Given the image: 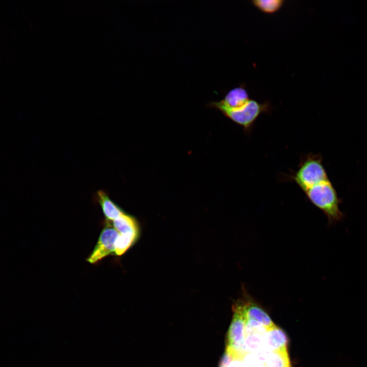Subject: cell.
Instances as JSON below:
<instances>
[{
  "instance_id": "obj_1",
  "label": "cell",
  "mask_w": 367,
  "mask_h": 367,
  "mask_svg": "<svg viewBox=\"0 0 367 367\" xmlns=\"http://www.w3.org/2000/svg\"><path fill=\"white\" fill-rule=\"evenodd\" d=\"M292 179L309 200L325 214L329 224L343 218L339 207L340 200L329 179L320 155L309 153L303 158Z\"/></svg>"
},
{
  "instance_id": "obj_2",
  "label": "cell",
  "mask_w": 367,
  "mask_h": 367,
  "mask_svg": "<svg viewBox=\"0 0 367 367\" xmlns=\"http://www.w3.org/2000/svg\"><path fill=\"white\" fill-rule=\"evenodd\" d=\"M270 107L268 102L261 103L254 99H250L240 108L224 110L221 112L232 121L242 126L246 132H249L257 118L261 113L268 112Z\"/></svg>"
},
{
  "instance_id": "obj_3",
  "label": "cell",
  "mask_w": 367,
  "mask_h": 367,
  "mask_svg": "<svg viewBox=\"0 0 367 367\" xmlns=\"http://www.w3.org/2000/svg\"><path fill=\"white\" fill-rule=\"evenodd\" d=\"M233 316L227 337V346L241 353L246 337V319L240 300L233 306Z\"/></svg>"
},
{
  "instance_id": "obj_4",
  "label": "cell",
  "mask_w": 367,
  "mask_h": 367,
  "mask_svg": "<svg viewBox=\"0 0 367 367\" xmlns=\"http://www.w3.org/2000/svg\"><path fill=\"white\" fill-rule=\"evenodd\" d=\"M119 233L110 222L106 220V225L101 231L98 241L87 261L95 264L106 256L114 253L115 243Z\"/></svg>"
},
{
  "instance_id": "obj_5",
  "label": "cell",
  "mask_w": 367,
  "mask_h": 367,
  "mask_svg": "<svg viewBox=\"0 0 367 367\" xmlns=\"http://www.w3.org/2000/svg\"><path fill=\"white\" fill-rule=\"evenodd\" d=\"M250 99L249 93L244 86H240L229 90L220 101H212L209 106L220 111L241 107Z\"/></svg>"
},
{
  "instance_id": "obj_6",
  "label": "cell",
  "mask_w": 367,
  "mask_h": 367,
  "mask_svg": "<svg viewBox=\"0 0 367 367\" xmlns=\"http://www.w3.org/2000/svg\"><path fill=\"white\" fill-rule=\"evenodd\" d=\"M288 342L285 333L276 326L268 330L265 333L263 351L271 352L287 349Z\"/></svg>"
},
{
  "instance_id": "obj_7",
  "label": "cell",
  "mask_w": 367,
  "mask_h": 367,
  "mask_svg": "<svg viewBox=\"0 0 367 367\" xmlns=\"http://www.w3.org/2000/svg\"><path fill=\"white\" fill-rule=\"evenodd\" d=\"M96 200L100 205L106 218V220L112 221L124 212L110 198L108 194L103 190H98L96 193Z\"/></svg>"
},
{
  "instance_id": "obj_8",
  "label": "cell",
  "mask_w": 367,
  "mask_h": 367,
  "mask_svg": "<svg viewBox=\"0 0 367 367\" xmlns=\"http://www.w3.org/2000/svg\"><path fill=\"white\" fill-rule=\"evenodd\" d=\"M109 222L120 234L139 233L137 221L134 217L125 212L115 220Z\"/></svg>"
},
{
  "instance_id": "obj_9",
  "label": "cell",
  "mask_w": 367,
  "mask_h": 367,
  "mask_svg": "<svg viewBox=\"0 0 367 367\" xmlns=\"http://www.w3.org/2000/svg\"><path fill=\"white\" fill-rule=\"evenodd\" d=\"M265 362L267 367H291L287 349L268 352Z\"/></svg>"
},
{
  "instance_id": "obj_10",
  "label": "cell",
  "mask_w": 367,
  "mask_h": 367,
  "mask_svg": "<svg viewBox=\"0 0 367 367\" xmlns=\"http://www.w3.org/2000/svg\"><path fill=\"white\" fill-rule=\"evenodd\" d=\"M264 334L257 333L246 335L245 338L241 353H253L264 351Z\"/></svg>"
},
{
  "instance_id": "obj_11",
  "label": "cell",
  "mask_w": 367,
  "mask_h": 367,
  "mask_svg": "<svg viewBox=\"0 0 367 367\" xmlns=\"http://www.w3.org/2000/svg\"><path fill=\"white\" fill-rule=\"evenodd\" d=\"M139 233L119 234L115 243L114 254L120 256L123 254L135 243Z\"/></svg>"
},
{
  "instance_id": "obj_12",
  "label": "cell",
  "mask_w": 367,
  "mask_h": 367,
  "mask_svg": "<svg viewBox=\"0 0 367 367\" xmlns=\"http://www.w3.org/2000/svg\"><path fill=\"white\" fill-rule=\"evenodd\" d=\"M252 4L260 11L272 14L278 11L284 3L283 0H254Z\"/></svg>"
},
{
  "instance_id": "obj_13",
  "label": "cell",
  "mask_w": 367,
  "mask_h": 367,
  "mask_svg": "<svg viewBox=\"0 0 367 367\" xmlns=\"http://www.w3.org/2000/svg\"><path fill=\"white\" fill-rule=\"evenodd\" d=\"M267 331V328L259 322L254 320H246V335L257 333L264 334Z\"/></svg>"
},
{
  "instance_id": "obj_14",
  "label": "cell",
  "mask_w": 367,
  "mask_h": 367,
  "mask_svg": "<svg viewBox=\"0 0 367 367\" xmlns=\"http://www.w3.org/2000/svg\"><path fill=\"white\" fill-rule=\"evenodd\" d=\"M239 353H240L235 351L230 347L227 346L224 354L220 361L219 367H227L229 363Z\"/></svg>"
},
{
  "instance_id": "obj_15",
  "label": "cell",
  "mask_w": 367,
  "mask_h": 367,
  "mask_svg": "<svg viewBox=\"0 0 367 367\" xmlns=\"http://www.w3.org/2000/svg\"><path fill=\"white\" fill-rule=\"evenodd\" d=\"M243 356V354H238L229 363L227 367H245Z\"/></svg>"
}]
</instances>
